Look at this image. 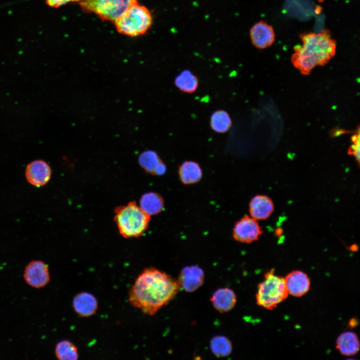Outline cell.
Wrapping results in <instances>:
<instances>
[{
  "mask_svg": "<svg viewBox=\"0 0 360 360\" xmlns=\"http://www.w3.org/2000/svg\"><path fill=\"white\" fill-rule=\"evenodd\" d=\"M180 288L178 280L170 275L148 268L136 278L130 290L128 300L144 314L152 316L174 298Z\"/></svg>",
  "mask_w": 360,
  "mask_h": 360,
  "instance_id": "obj_1",
  "label": "cell"
},
{
  "mask_svg": "<svg viewBox=\"0 0 360 360\" xmlns=\"http://www.w3.org/2000/svg\"><path fill=\"white\" fill-rule=\"evenodd\" d=\"M300 38L302 44L294 48L291 62L303 75H308L316 66L326 64L336 54V42L328 30L303 33Z\"/></svg>",
  "mask_w": 360,
  "mask_h": 360,
  "instance_id": "obj_2",
  "label": "cell"
},
{
  "mask_svg": "<svg viewBox=\"0 0 360 360\" xmlns=\"http://www.w3.org/2000/svg\"><path fill=\"white\" fill-rule=\"evenodd\" d=\"M150 216L134 201L114 209V220L120 235L124 238H138L146 230Z\"/></svg>",
  "mask_w": 360,
  "mask_h": 360,
  "instance_id": "obj_3",
  "label": "cell"
},
{
  "mask_svg": "<svg viewBox=\"0 0 360 360\" xmlns=\"http://www.w3.org/2000/svg\"><path fill=\"white\" fill-rule=\"evenodd\" d=\"M152 20L150 10L136 3L130 6L114 23L120 34L135 36L145 34L151 26Z\"/></svg>",
  "mask_w": 360,
  "mask_h": 360,
  "instance_id": "obj_4",
  "label": "cell"
},
{
  "mask_svg": "<svg viewBox=\"0 0 360 360\" xmlns=\"http://www.w3.org/2000/svg\"><path fill=\"white\" fill-rule=\"evenodd\" d=\"M288 296L284 278L275 275L274 270H271L265 274L264 280L258 284L256 298L259 306L272 310Z\"/></svg>",
  "mask_w": 360,
  "mask_h": 360,
  "instance_id": "obj_5",
  "label": "cell"
},
{
  "mask_svg": "<svg viewBox=\"0 0 360 360\" xmlns=\"http://www.w3.org/2000/svg\"><path fill=\"white\" fill-rule=\"evenodd\" d=\"M137 0H82L80 6L84 12H93L102 20L114 22Z\"/></svg>",
  "mask_w": 360,
  "mask_h": 360,
  "instance_id": "obj_6",
  "label": "cell"
},
{
  "mask_svg": "<svg viewBox=\"0 0 360 360\" xmlns=\"http://www.w3.org/2000/svg\"><path fill=\"white\" fill-rule=\"evenodd\" d=\"M23 276L29 286L40 288L45 286L50 280L48 266L40 260H32L26 266Z\"/></svg>",
  "mask_w": 360,
  "mask_h": 360,
  "instance_id": "obj_7",
  "label": "cell"
},
{
  "mask_svg": "<svg viewBox=\"0 0 360 360\" xmlns=\"http://www.w3.org/2000/svg\"><path fill=\"white\" fill-rule=\"evenodd\" d=\"M262 232L256 220L246 216L238 221L233 229V236L236 240L250 243L257 240Z\"/></svg>",
  "mask_w": 360,
  "mask_h": 360,
  "instance_id": "obj_8",
  "label": "cell"
},
{
  "mask_svg": "<svg viewBox=\"0 0 360 360\" xmlns=\"http://www.w3.org/2000/svg\"><path fill=\"white\" fill-rule=\"evenodd\" d=\"M51 176L50 166L42 160L31 162L26 168L25 176L27 182L36 187L46 185L50 181Z\"/></svg>",
  "mask_w": 360,
  "mask_h": 360,
  "instance_id": "obj_9",
  "label": "cell"
},
{
  "mask_svg": "<svg viewBox=\"0 0 360 360\" xmlns=\"http://www.w3.org/2000/svg\"><path fill=\"white\" fill-rule=\"evenodd\" d=\"M250 34L252 44L259 49L270 46L275 40L272 27L263 20L254 24L250 30Z\"/></svg>",
  "mask_w": 360,
  "mask_h": 360,
  "instance_id": "obj_10",
  "label": "cell"
},
{
  "mask_svg": "<svg viewBox=\"0 0 360 360\" xmlns=\"http://www.w3.org/2000/svg\"><path fill=\"white\" fill-rule=\"evenodd\" d=\"M204 278V274L202 270L198 266H186L182 270L178 282L180 287L186 292H192L202 285Z\"/></svg>",
  "mask_w": 360,
  "mask_h": 360,
  "instance_id": "obj_11",
  "label": "cell"
},
{
  "mask_svg": "<svg viewBox=\"0 0 360 360\" xmlns=\"http://www.w3.org/2000/svg\"><path fill=\"white\" fill-rule=\"evenodd\" d=\"M288 294L300 297L306 294L310 288V280L308 275L300 270H294L284 278Z\"/></svg>",
  "mask_w": 360,
  "mask_h": 360,
  "instance_id": "obj_12",
  "label": "cell"
},
{
  "mask_svg": "<svg viewBox=\"0 0 360 360\" xmlns=\"http://www.w3.org/2000/svg\"><path fill=\"white\" fill-rule=\"evenodd\" d=\"M72 306L76 312L84 318L94 315L98 308V302L96 297L88 292H82L76 294L73 298Z\"/></svg>",
  "mask_w": 360,
  "mask_h": 360,
  "instance_id": "obj_13",
  "label": "cell"
},
{
  "mask_svg": "<svg viewBox=\"0 0 360 360\" xmlns=\"http://www.w3.org/2000/svg\"><path fill=\"white\" fill-rule=\"evenodd\" d=\"M274 206L272 200L264 195L254 196L249 204L251 217L256 220H264L268 218L272 213Z\"/></svg>",
  "mask_w": 360,
  "mask_h": 360,
  "instance_id": "obj_14",
  "label": "cell"
},
{
  "mask_svg": "<svg viewBox=\"0 0 360 360\" xmlns=\"http://www.w3.org/2000/svg\"><path fill=\"white\" fill-rule=\"evenodd\" d=\"M138 163L144 170L154 175L161 176L166 172V166L157 153L148 150L143 152L138 158Z\"/></svg>",
  "mask_w": 360,
  "mask_h": 360,
  "instance_id": "obj_15",
  "label": "cell"
},
{
  "mask_svg": "<svg viewBox=\"0 0 360 360\" xmlns=\"http://www.w3.org/2000/svg\"><path fill=\"white\" fill-rule=\"evenodd\" d=\"M210 301L216 310L220 312H226L234 307L236 296L232 290L222 288L218 289L213 294Z\"/></svg>",
  "mask_w": 360,
  "mask_h": 360,
  "instance_id": "obj_16",
  "label": "cell"
},
{
  "mask_svg": "<svg viewBox=\"0 0 360 360\" xmlns=\"http://www.w3.org/2000/svg\"><path fill=\"white\" fill-rule=\"evenodd\" d=\"M360 346L358 338L353 332H344L337 338L336 348L344 356H352L356 354L358 352Z\"/></svg>",
  "mask_w": 360,
  "mask_h": 360,
  "instance_id": "obj_17",
  "label": "cell"
},
{
  "mask_svg": "<svg viewBox=\"0 0 360 360\" xmlns=\"http://www.w3.org/2000/svg\"><path fill=\"white\" fill-rule=\"evenodd\" d=\"M139 206L144 212L151 216L157 214L162 211L164 202L158 194L149 192L141 196Z\"/></svg>",
  "mask_w": 360,
  "mask_h": 360,
  "instance_id": "obj_18",
  "label": "cell"
},
{
  "mask_svg": "<svg viewBox=\"0 0 360 360\" xmlns=\"http://www.w3.org/2000/svg\"><path fill=\"white\" fill-rule=\"evenodd\" d=\"M178 172L181 181L186 184L198 182L202 176V170L200 165L191 160L184 162L180 166Z\"/></svg>",
  "mask_w": 360,
  "mask_h": 360,
  "instance_id": "obj_19",
  "label": "cell"
},
{
  "mask_svg": "<svg viewBox=\"0 0 360 360\" xmlns=\"http://www.w3.org/2000/svg\"><path fill=\"white\" fill-rule=\"evenodd\" d=\"M174 84L180 92L192 94L196 92L198 86V79L191 71L185 70L176 76Z\"/></svg>",
  "mask_w": 360,
  "mask_h": 360,
  "instance_id": "obj_20",
  "label": "cell"
},
{
  "mask_svg": "<svg viewBox=\"0 0 360 360\" xmlns=\"http://www.w3.org/2000/svg\"><path fill=\"white\" fill-rule=\"evenodd\" d=\"M210 124L211 128L214 132L220 134H224L232 126V121L226 111L219 110L212 114Z\"/></svg>",
  "mask_w": 360,
  "mask_h": 360,
  "instance_id": "obj_21",
  "label": "cell"
},
{
  "mask_svg": "<svg viewBox=\"0 0 360 360\" xmlns=\"http://www.w3.org/2000/svg\"><path fill=\"white\" fill-rule=\"evenodd\" d=\"M55 354L60 360H76L78 358V348L68 340H62L57 343Z\"/></svg>",
  "mask_w": 360,
  "mask_h": 360,
  "instance_id": "obj_22",
  "label": "cell"
},
{
  "mask_svg": "<svg viewBox=\"0 0 360 360\" xmlns=\"http://www.w3.org/2000/svg\"><path fill=\"white\" fill-rule=\"evenodd\" d=\"M210 346L212 353L218 357L229 356L232 351L230 341L226 336H214L210 341Z\"/></svg>",
  "mask_w": 360,
  "mask_h": 360,
  "instance_id": "obj_23",
  "label": "cell"
},
{
  "mask_svg": "<svg viewBox=\"0 0 360 360\" xmlns=\"http://www.w3.org/2000/svg\"><path fill=\"white\" fill-rule=\"evenodd\" d=\"M352 144L348 149L349 154L354 156L358 160H359L360 156V130L359 128L356 133L352 136Z\"/></svg>",
  "mask_w": 360,
  "mask_h": 360,
  "instance_id": "obj_24",
  "label": "cell"
},
{
  "mask_svg": "<svg viewBox=\"0 0 360 360\" xmlns=\"http://www.w3.org/2000/svg\"><path fill=\"white\" fill-rule=\"evenodd\" d=\"M82 0H45L46 4L50 7L58 8L68 2H78Z\"/></svg>",
  "mask_w": 360,
  "mask_h": 360,
  "instance_id": "obj_25",
  "label": "cell"
},
{
  "mask_svg": "<svg viewBox=\"0 0 360 360\" xmlns=\"http://www.w3.org/2000/svg\"><path fill=\"white\" fill-rule=\"evenodd\" d=\"M358 324L357 320L354 318H352L349 322V325L351 327H355Z\"/></svg>",
  "mask_w": 360,
  "mask_h": 360,
  "instance_id": "obj_26",
  "label": "cell"
},
{
  "mask_svg": "<svg viewBox=\"0 0 360 360\" xmlns=\"http://www.w3.org/2000/svg\"><path fill=\"white\" fill-rule=\"evenodd\" d=\"M350 249L351 250L355 252L357 250L358 247L356 244H352L350 246Z\"/></svg>",
  "mask_w": 360,
  "mask_h": 360,
  "instance_id": "obj_27",
  "label": "cell"
}]
</instances>
